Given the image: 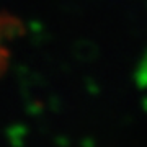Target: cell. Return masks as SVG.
<instances>
[{"label": "cell", "mask_w": 147, "mask_h": 147, "mask_svg": "<svg viewBox=\"0 0 147 147\" xmlns=\"http://www.w3.org/2000/svg\"><path fill=\"white\" fill-rule=\"evenodd\" d=\"M16 23L18 21L11 20L10 16H5V15H0V39L3 38L5 33H8V30L13 26H16ZM5 62H7V51L3 46H0V72H2V69L5 67Z\"/></svg>", "instance_id": "cell-1"}]
</instances>
